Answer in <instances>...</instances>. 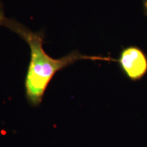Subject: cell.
<instances>
[{
	"instance_id": "4",
	"label": "cell",
	"mask_w": 147,
	"mask_h": 147,
	"mask_svg": "<svg viewBox=\"0 0 147 147\" xmlns=\"http://www.w3.org/2000/svg\"><path fill=\"white\" fill-rule=\"evenodd\" d=\"M143 9L144 13L147 15V0H143Z\"/></svg>"
},
{
	"instance_id": "1",
	"label": "cell",
	"mask_w": 147,
	"mask_h": 147,
	"mask_svg": "<svg viewBox=\"0 0 147 147\" xmlns=\"http://www.w3.org/2000/svg\"><path fill=\"white\" fill-rule=\"evenodd\" d=\"M2 27L17 34L29 46L30 60L25 78V91L27 102L37 107L42 102L46 90L58 71L80 60L115 61L109 57L89 56L73 51L59 59L51 57L43 48L44 36L42 32H36L13 18L5 16Z\"/></svg>"
},
{
	"instance_id": "2",
	"label": "cell",
	"mask_w": 147,
	"mask_h": 147,
	"mask_svg": "<svg viewBox=\"0 0 147 147\" xmlns=\"http://www.w3.org/2000/svg\"><path fill=\"white\" fill-rule=\"evenodd\" d=\"M117 61L125 74L133 81L140 80L147 72V57L137 47L125 48Z\"/></svg>"
},
{
	"instance_id": "3",
	"label": "cell",
	"mask_w": 147,
	"mask_h": 147,
	"mask_svg": "<svg viewBox=\"0 0 147 147\" xmlns=\"http://www.w3.org/2000/svg\"><path fill=\"white\" fill-rule=\"evenodd\" d=\"M5 18L4 7H3V3L0 1V27H2V23L3 20Z\"/></svg>"
}]
</instances>
